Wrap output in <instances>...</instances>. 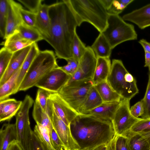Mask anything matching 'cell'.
I'll return each mask as SVG.
<instances>
[{
    "label": "cell",
    "mask_w": 150,
    "mask_h": 150,
    "mask_svg": "<svg viewBox=\"0 0 150 150\" xmlns=\"http://www.w3.org/2000/svg\"><path fill=\"white\" fill-rule=\"evenodd\" d=\"M50 36L45 38L54 49L58 58L66 61L73 58L72 45L77 26L82 24L71 7L69 0L49 5Z\"/></svg>",
    "instance_id": "obj_1"
},
{
    "label": "cell",
    "mask_w": 150,
    "mask_h": 150,
    "mask_svg": "<svg viewBox=\"0 0 150 150\" xmlns=\"http://www.w3.org/2000/svg\"><path fill=\"white\" fill-rule=\"evenodd\" d=\"M70 127L80 149L91 150L100 145L107 144L115 135L112 121L88 115L78 114Z\"/></svg>",
    "instance_id": "obj_2"
},
{
    "label": "cell",
    "mask_w": 150,
    "mask_h": 150,
    "mask_svg": "<svg viewBox=\"0 0 150 150\" xmlns=\"http://www.w3.org/2000/svg\"><path fill=\"white\" fill-rule=\"evenodd\" d=\"M69 1L82 23L84 22L89 23L100 33L105 29L109 14L99 0H69Z\"/></svg>",
    "instance_id": "obj_3"
},
{
    "label": "cell",
    "mask_w": 150,
    "mask_h": 150,
    "mask_svg": "<svg viewBox=\"0 0 150 150\" xmlns=\"http://www.w3.org/2000/svg\"><path fill=\"white\" fill-rule=\"evenodd\" d=\"M56 56L52 50L40 51L25 75L18 91H25L35 86L43 77L58 67Z\"/></svg>",
    "instance_id": "obj_4"
},
{
    "label": "cell",
    "mask_w": 150,
    "mask_h": 150,
    "mask_svg": "<svg viewBox=\"0 0 150 150\" xmlns=\"http://www.w3.org/2000/svg\"><path fill=\"white\" fill-rule=\"evenodd\" d=\"M101 33L112 49L123 42L137 39L134 25L126 22L119 15H108L107 26Z\"/></svg>",
    "instance_id": "obj_5"
},
{
    "label": "cell",
    "mask_w": 150,
    "mask_h": 150,
    "mask_svg": "<svg viewBox=\"0 0 150 150\" xmlns=\"http://www.w3.org/2000/svg\"><path fill=\"white\" fill-rule=\"evenodd\" d=\"M127 72L121 60L113 59L107 81L122 99L130 100L139 93V90L137 81L129 83L126 81L125 75Z\"/></svg>",
    "instance_id": "obj_6"
},
{
    "label": "cell",
    "mask_w": 150,
    "mask_h": 150,
    "mask_svg": "<svg viewBox=\"0 0 150 150\" xmlns=\"http://www.w3.org/2000/svg\"><path fill=\"white\" fill-rule=\"evenodd\" d=\"M34 101L26 95L16 115L17 140L23 150H30L32 130L30 126L29 113Z\"/></svg>",
    "instance_id": "obj_7"
},
{
    "label": "cell",
    "mask_w": 150,
    "mask_h": 150,
    "mask_svg": "<svg viewBox=\"0 0 150 150\" xmlns=\"http://www.w3.org/2000/svg\"><path fill=\"white\" fill-rule=\"evenodd\" d=\"M93 85L92 79L75 81L67 83L58 93L72 108L78 113L79 108Z\"/></svg>",
    "instance_id": "obj_8"
},
{
    "label": "cell",
    "mask_w": 150,
    "mask_h": 150,
    "mask_svg": "<svg viewBox=\"0 0 150 150\" xmlns=\"http://www.w3.org/2000/svg\"><path fill=\"white\" fill-rule=\"evenodd\" d=\"M130 100L121 99L112 121L115 134L125 136L142 118L133 116L130 111Z\"/></svg>",
    "instance_id": "obj_9"
},
{
    "label": "cell",
    "mask_w": 150,
    "mask_h": 150,
    "mask_svg": "<svg viewBox=\"0 0 150 150\" xmlns=\"http://www.w3.org/2000/svg\"><path fill=\"white\" fill-rule=\"evenodd\" d=\"M71 76L58 66L43 77L35 86L52 93H58L67 83Z\"/></svg>",
    "instance_id": "obj_10"
},
{
    "label": "cell",
    "mask_w": 150,
    "mask_h": 150,
    "mask_svg": "<svg viewBox=\"0 0 150 150\" xmlns=\"http://www.w3.org/2000/svg\"><path fill=\"white\" fill-rule=\"evenodd\" d=\"M48 104L53 128L62 142L68 150H80V147L73 137L70 126L59 117L48 101Z\"/></svg>",
    "instance_id": "obj_11"
},
{
    "label": "cell",
    "mask_w": 150,
    "mask_h": 150,
    "mask_svg": "<svg viewBox=\"0 0 150 150\" xmlns=\"http://www.w3.org/2000/svg\"><path fill=\"white\" fill-rule=\"evenodd\" d=\"M48 101L57 115L68 126L79 114L72 108L58 93H52Z\"/></svg>",
    "instance_id": "obj_12"
},
{
    "label": "cell",
    "mask_w": 150,
    "mask_h": 150,
    "mask_svg": "<svg viewBox=\"0 0 150 150\" xmlns=\"http://www.w3.org/2000/svg\"><path fill=\"white\" fill-rule=\"evenodd\" d=\"M8 15L5 39H6L17 30L23 22L20 12L22 7L19 3L13 0H8Z\"/></svg>",
    "instance_id": "obj_13"
},
{
    "label": "cell",
    "mask_w": 150,
    "mask_h": 150,
    "mask_svg": "<svg viewBox=\"0 0 150 150\" xmlns=\"http://www.w3.org/2000/svg\"><path fill=\"white\" fill-rule=\"evenodd\" d=\"M122 18L134 23L141 29L150 26V3L125 14Z\"/></svg>",
    "instance_id": "obj_14"
},
{
    "label": "cell",
    "mask_w": 150,
    "mask_h": 150,
    "mask_svg": "<svg viewBox=\"0 0 150 150\" xmlns=\"http://www.w3.org/2000/svg\"><path fill=\"white\" fill-rule=\"evenodd\" d=\"M31 45L13 53L6 70L0 78V86L6 82L17 70L21 67L31 49Z\"/></svg>",
    "instance_id": "obj_15"
},
{
    "label": "cell",
    "mask_w": 150,
    "mask_h": 150,
    "mask_svg": "<svg viewBox=\"0 0 150 150\" xmlns=\"http://www.w3.org/2000/svg\"><path fill=\"white\" fill-rule=\"evenodd\" d=\"M97 62V57L91 47H86L85 52L79 62V67L85 79H92Z\"/></svg>",
    "instance_id": "obj_16"
},
{
    "label": "cell",
    "mask_w": 150,
    "mask_h": 150,
    "mask_svg": "<svg viewBox=\"0 0 150 150\" xmlns=\"http://www.w3.org/2000/svg\"><path fill=\"white\" fill-rule=\"evenodd\" d=\"M49 8V5L42 4L36 14L35 27L42 34L43 40L50 36V21Z\"/></svg>",
    "instance_id": "obj_17"
},
{
    "label": "cell",
    "mask_w": 150,
    "mask_h": 150,
    "mask_svg": "<svg viewBox=\"0 0 150 150\" xmlns=\"http://www.w3.org/2000/svg\"><path fill=\"white\" fill-rule=\"evenodd\" d=\"M120 102H103L98 106L88 112L85 115H91L100 119L112 121L119 106Z\"/></svg>",
    "instance_id": "obj_18"
},
{
    "label": "cell",
    "mask_w": 150,
    "mask_h": 150,
    "mask_svg": "<svg viewBox=\"0 0 150 150\" xmlns=\"http://www.w3.org/2000/svg\"><path fill=\"white\" fill-rule=\"evenodd\" d=\"M22 101L14 98H8L0 101V122L9 121L16 115Z\"/></svg>",
    "instance_id": "obj_19"
},
{
    "label": "cell",
    "mask_w": 150,
    "mask_h": 150,
    "mask_svg": "<svg viewBox=\"0 0 150 150\" xmlns=\"http://www.w3.org/2000/svg\"><path fill=\"white\" fill-rule=\"evenodd\" d=\"M111 63L110 58H97V62L92 80L95 85L107 81L110 71Z\"/></svg>",
    "instance_id": "obj_20"
},
{
    "label": "cell",
    "mask_w": 150,
    "mask_h": 150,
    "mask_svg": "<svg viewBox=\"0 0 150 150\" xmlns=\"http://www.w3.org/2000/svg\"><path fill=\"white\" fill-rule=\"evenodd\" d=\"M103 102L93 85L88 92L84 102L79 108V114L85 115L88 112L98 107Z\"/></svg>",
    "instance_id": "obj_21"
},
{
    "label": "cell",
    "mask_w": 150,
    "mask_h": 150,
    "mask_svg": "<svg viewBox=\"0 0 150 150\" xmlns=\"http://www.w3.org/2000/svg\"><path fill=\"white\" fill-rule=\"evenodd\" d=\"M16 140L15 124H3L0 130V150H7L10 144Z\"/></svg>",
    "instance_id": "obj_22"
},
{
    "label": "cell",
    "mask_w": 150,
    "mask_h": 150,
    "mask_svg": "<svg viewBox=\"0 0 150 150\" xmlns=\"http://www.w3.org/2000/svg\"><path fill=\"white\" fill-rule=\"evenodd\" d=\"M33 43L23 38L17 31L6 39L2 44L8 51L13 53L32 45Z\"/></svg>",
    "instance_id": "obj_23"
},
{
    "label": "cell",
    "mask_w": 150,
    "mask_h": 150,
    "mask_svg": "<svg viewBox=\"0 0 150 150\" xmlns=\"http://www.w3.org/2000/svg\"><path fill=\"white\" fill-rule=\"evenodd\" d=\"M103 102H120L121 97L111 87L107 81L94 85Z\"/></svg>",
    "instance_id": "obj_24"
},
{
    "label": "cell",
    "mask_w": 150,
    "mask_h": 150,
    "mask_svg": "<svg viewBox=\"0 0 150 150\" xmlns=\"http://www.w3.org/2000/svg\"><path fill=\"white\" fill-rule=\"evenodd\" d=\"M40 51L37 43H33L21 66L17 81L16 93L18 92L19 88L25 75L34 59Z\"/></svg>",
    "instance_id": "obj_25"
},
{
    "label": "cell",
    "mask_w": 150,
    "mask_h": 150,
    "mask_svg": "<svg viewBox=\"0 0 150 150\" xmlns=\"http://www.w3.org/2000/svg\"><path fill=\"white\" fill-rule=\"evenodd\" d=\"M91 47L97 58H110L112 49L106 38L101 33H100Z\"/></svg>",
    "instance_id": "obj_26"
},
{
    "label": "cell",
    "mask_w": 150,
    "mask_h": 150,
    "mask_svg": "<svg viewBox=\"0 0 150 150\" xmlns=\"http://www.w3.org/2000/svg\"><path fill=\"white\" fill-rule=\"evenodd\" d=\"M32 115L36 124L48 128L51 134V132L53 127L50 112L48 108L47 111H43L39 103L35 101L34 104Z\"/></svg>",
    "instance_id": "obj_27"
},
{
    "label": "cell",
    "mask_w": 150,
    "mask_h": 150,
    "mask_svg": "<svg viewBox=\"0 0 150 150\" xmlns=\"http://www.w3.org/2000/svg\"><path fill=\"white\" fill-rule=\"evenodd\" d=\"M21 68L17 70L4 84L0 86V101L15 94L17 81Z\"/></svg>",
    "instance_id": "obj_28"
},
{
    "label": "cell",
    "mask_w": 150,
    "mask_h": 150,
    "mask_svg": "<svg viewBox=\"0 0 150 150\" xmlns=\"http://www.w3.org/2000/svg\"><path fill=\"white\" fill-rule=\"evenodd\" d=\"M127 137L130 150H150V147L146 139L140 134L129 132Z\"/></svg>",
    "instance_id": "obj_29"
},
{
    "label": "cell",
    "mask_w": 150,
    "mask_h": 150,
    "mask_svg": "<svg viewBox=\"0 0 150 150\" xmlns=\"http://www.w3.org/2000/svg\"><path fill=\"white\" fill-rule=\"evenodd\" d=\"M17 31L23 38L33 43L43 40L42 34L36 28L28 26L23 22L19 26Z\"/></svg>",
    "instance_id": "obj_30"
},
{
    "label": "cell",
    "mask_w": 150,
    "mask_h": 150,
    "mask_svg": "<svg viewBox=\"0 0 150 150\" xmlns=\"http://www.w3.org/2000/svg\"><path fill=\"white\" fill-rule=\"evenodd\" d=\"M33 132L41 141L46 144L50 149L57 150L53 142L51 133L48 128L36 124Z\"/></svg>",
    "instance_id": "obj_31"
},
{
    "label": "cell",
    "mask_w": 150,
    "mask_h": 150,
    "mask_svg": "<svg viewBox=\"0 0 150 150\" xmlns=\"http://www.w3.org/2000/svg\"><path fill=\"white\" fill-rule=\"evenodd\" d=\"M8 15V0L0 1V34L5 39Z\"/></svg>",
    "instance_id": "obj_32"
},
{
    "label": "cell",
    "mask_w": 150,
    "mask_h": 150,
    "mask_svg": "<svg viewBox=\"0 0 150 150\" xmlns=\"http://www.w3.org/2000/svg\"><path fill=\"white\" fill-rule=\"evenodd\" d=\"M86 47L76 33L72 45L73 58L79 62L85 52Z\"/></svg>",
    "instance_id": "obj_33"
},
{
    "label": "cell",
    "mask_w": 150,
    "mask_h": 150,
    "mask_svg": "<svg viewBox=\"0 0 150 150\" xmlns=\"http://www.w3.org/2000/svg\"><path fill=\"white\" fill-rule=\"evenodd\" d=\"M133 0H113L112 5L107 11L109 15H119Z\"/></svg>",
    "instance_id": "obj_34"
},
{
    "label": "cell",
    "mask_w": 150,
    "mask_h": 150,
    "mask_svg": "<svg viewBox=\"0 0 150 150\" xmlns=\"http://www.w3.org/2000/svg\"><path fill=\"white\" fill-rule=\"evenodd\" d=\"M13 53L11 52L4 47L0 50V78L4 75L6 70Z\"/></svg>",
    "instance_id": "obj_35"
},
{
    "label": "cell",
    "mask_w": 150,
    "mask_h": 150,
    "mask_svg": "<svg viewBox=\"0 0 150 150\" xmlns=\"http://www.w3.org/2000/svg\"><path fill=\"white\" fill-rule=\"evenodd\" d=\"M52 93L43 88H39L38 89L35 101L39 103L44 112L47 111L48 98Z\"/></svg>",
    "instance_id": "obj_36"
},
{
    "label": "cell",
    "mask_w": 150,
    "mask_h": 150,
    "mask_svg": "<svg viewBox=\"0 0 150 150\" xmlns=\"http://www.w3.org/2000/svg\"><path fill=\"white\" fill-rule=\"evenodd\" d=\"M142 101L144 108V113L141 117L143 119L150 118V71H149L148 81L146 91Z\"/></svg>",
    "instance_id": "obj_37"
},
{
    "label": "cell",
    "mask_w": 150,
    "mask_h": 150,
    "mask_svg": "<svg viewBox=\"0 0 150 150\" xmlns=\"http://www.w3.org/2000/svg\"><path fill=\"white\" fill-rule=\"evenodd\" d=\"M150 131V118H142L132 127L129 132L133 133H140Z\"/></svg>",
    "instance_id": "obj_38"
},
{
    "label": "cell",
    "mask_w": 150,
    "mask_h": 150,
    "mask_svg": "<svg viewBox=\"0 0 150 150\" xmlns=\"http://www.w3.org/2000/svg\"><path fill=\"white\" fill-rule=\"evenodd\" d=\"M30 150H52L32 131Z\"/></svg>",
    "instance_id": "obj_39"
},
{
    "label": "cell",
    "mask_w": 150,
    "mask_h": 150,
    "mask_svg": "<svg viewBox=\"0 0 150 150\" xmlns=\"http://www.w3.org/2000/svg\"><path fill=\"white\" fill-rule=\"evenodd\" d=\"M20 12L24 23L28 26L35 28L36 14L25 10L23 7L20 9Z\"/></svg>",
    "instance_id": "obj_40"
},
{
    "label": "cell",
    "mask_w": 150,
    "mask_h": 150,
    "mask_svg": "<svg viewBox=\"0 0 150 150\" xmlns=\"http://www.w3.org/2000/svg\"><path fill=\"white\" fill-rule=\"evenodd\" d=\"M18 1L23 4L29 11L36 14L40 6L42 4V0H18Z\"/></svg>",
    "instance_id": "obj_41"
},
{
    "label": "cell",
    "mask_w": 150,
    "mask_h": 150,
    "mask_svg": "<svg viewBox=\"0 0 150 150\" xmlns=\"http://www.w3.org/2000/svg\"><path fill=\"white\" fill-rule=\"evenodd\" d=\"M131 114L134 116L142 117L144 113V108L142 101L140 100L132 105L130 108Z\"/></svg>",
    "instance_id": "obj_42"
},
{
    "label": "cell",
    "mask_w": 150,
    "mask_h": 150,
    "mask_svg": "<svg viewBox=\"0 0 150 150\" xmlns=\"http://www.w3.org/2000/svg\"><path fill=\"white\" fill-rule=\"evenodd\" d=\"M115 150H130L127 137L117 135L116 142Z\"/></svg>",
    "instance_id": "obj_43"
},
{
    "label": "cell",
    "mask_w": 150,
    "mask_h": 150,
    "mask_svg": "<svg viewBox=\"0 0 150 150\" xmlns=\"http://www.w3.org/2000/svg\"><path fill=\"white\" fill-rule=\"evenodd\" d=\"M51 137L53 142L57 150H68L54 128L51 132Z\"/></svg>",
    "instance_id": "obj_44"
},
{
    "label": "cell",
    "mask_w": 150,
    "mask_h": 150,
    "mask_svg": "<svg viewBox=\"0 0 150 150\" xmlns=\"http://www.w3.org/2000/svg\"><path fill=\"white\" fill-rule=\"evenodd\" d=\"M83 74L79 67L76 71L71 75L67 83L84 79Z\"/></svg>",
    "instance_id": "obj_45"
},
{
    "label": "cell",
    "mask_w": 150,
    "mask_h": 150,
    "mask_svg": "<svg viewBox=\"0 0 150 150\" xmlns=\"http://www.w3.org/2000/svg\"><path fill=\"white\" fill-rule=\"evenodd\" d=\"M67 63L70 64L72 69V74L76 71L79 66V62L73 58L67 60Z\"/></svg>",
    "instance_id": "obj_46"
},
{
    "label": "cell",
    "mask_w": 150,
    "mask_h": 150,
    "mask_svg": "<svg viewBox=\"0 0 150 150\" xmlns=\"http://www.w3.org/2000/svg\"><path fill=\"white\" fill-rule=\"evenodd\" d=\"M138 42L142 46L144 52L150 53V42L144 39L140 40Z\"/></svg>",
    "instance_id": "obj_47"
},
{
    "label": "cell",
    "mask_w": 150,
    "mask_h": 150,
    "mask_svg": "<svg viewBox=\"0 0 150 150\" xmlns=\"http://www.w3.org/2000/svg\"><path fill=\"white\" fill-rule=\"evenodd\" d=\"M7 150H23L17 140H15L9 144Z\"/></svg>",
    "instance_id": "obj_48"
},
{
    "label": "cell",
    "mask_w": 150,
    "mask_h": 150,
    "mask_svg": "<svg viewBox=\"0 0 150 150\" xmlns=\"http://www.w3.org/2000/svg\"><path fill=\"white\" fill-rule=\"evenodd\" d=\"M117 135L115 134L112 140L107 145V150H115L116 142Z\"/></svg>",
    "instance_id": "obj_49"
},
{
    "label": "cell",
    "mask_w": 150,
    "mask_h": 150,
    "mask_svg": "<svg viewBox=\"0 0 150 150\" xmlns=\"http://www.w3.org/2000/svg\"><path fill=\"white\" fill-rule=\"evenodd\" d=\"M104 8L108 11L111 6L113 0H99Z\"/></svg>",
    "instance_id": "obj_50"
},
{
    "label": "cell",
    "mask_w": 150,
    "mask_h": 150,
    "mask_svg": "<svg viewBox=\"0 0 150 150\" xmlns=\"http://www.w3.org/2000/svg\"><path fill=\"white\" fill-rule=\"evenodd\" d=\"M145 62L144 67L148 68L149 71H150V53L145 52Z\"/></svg>",
    "instance_id": "obj_51"
},
{
    "label": "cell",
    "mask_w": 150,
    "mask_h": 150,
    "mask_svg": "<svg viewBox=\"0 0 150 150\" xmlns=\"http://www.w3.org/2000/svg\"><path fill=\"white\" fill-rule=\"evenodd\" d=\"M62 69L67 73L71 75L72 74V72L71 67L68 63L66 65L61 67Z\"/></svg>",
    "instance_id": "obj_52"
},
{
    "label": "cell",
    "mask_w": 150,
    "mask_h": 150,
    "mask_svg": "<svg viewBox=\"0 0 150 150\" xmlns=\"http://www.w3.org/2000/svg\"><path fill=\"white\" fill-rule=\"evenodd\" d=\"M140 134L147 140L150 147V131L145 132L138 133Z\"/></svg>",
    "instance_id": "obj_53"
},
{
    "label": "cell",
    "mask_w": 150,
    "mask_h": 150,
    "mask_svg": "<svg viewBox=\"0 0 150 150\" xmlns=\"http://www.w3.org/2000/svg\"><path fill=\"white\" fill-rule=\"evenodd\" d=\"M107 145L106 144L100 145L93 148L91 150H107Z\"/></svg>",
    "instance_id": "obj_54"
},
{
    "label": "cell",
    "mask_w": 150,
    "mask_h": 150,
    "mask_svg": "<svg viewBox=\"0 0 150 150\" xmlns=\"http://www.w3.org/2000/svg\"><path fill=\"white\" fill-rule=\"evenodd\" d=\"M80 150H89L87 148H85L82 149H80Z\"/></svg>",
    "instance_id": "obj_55"
}]
</instances>
